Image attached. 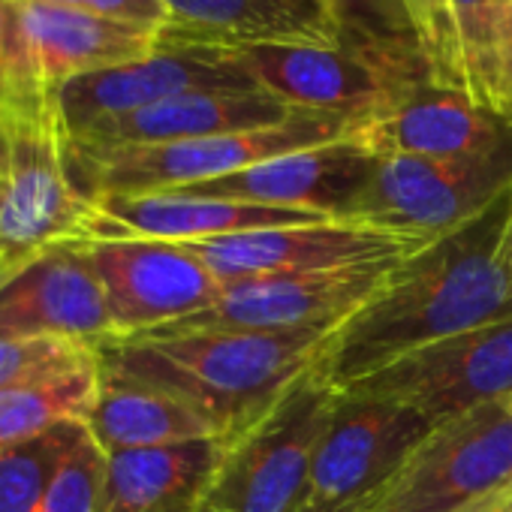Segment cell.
Masks as SVG:
<instances>
[{
	"label": "cell",
	"instance_id": "cell-9",
	"mask_svg": "<svg viewBox=\"0 0 512 512\" xmlns=\"http://www.w3.org/2000/svg\"><path fill=\"white\" fill-rule=\"evenodd\" d=\"M347 392L413 407L428 422L512 398V320H500L401 356Z\"/></svg>",
	"mask_w": 512,
	"mask_h": 512
},
{
	"label": "cell",
	"instance_id": "cell-6",
	"mask_svg": "<svg viewBox=\"0 0 512 512\" xmlns=\"http://www.w3.org/2000/svg\"><path fill=\"white\" fill-rule=\"evenodd\" d=\"M10 190L0 214V284L61 244L94 241L97 208L70 178L58 97L4 127Z\"/></svg>",
	"mask_w": 512,
	"mask_h": 512
},
{
	"label": "cell",
	"instance_id": "cell-33",
	"mask_svg": "<svg viewBox=\"0 0 512 512\" xmlns=\"http://www.w3.org/2000/svg\"><path fill=\"white\" fill-rule=\"evenodd\" d=\"M467 512H512V485L503 488L500 494L482 500L479 506H473V509H467Z\"/></svg>",
	"mask_w": 512,
	"mask_h": 512
},
{
	"label": "cell",
	"instance_id": "cell-35",
	"mask_svg": "<svg viewBox=\"0 0 512 512\" xmlns=\"http://www.w3.org/2000/svg\"><path fill=\"white\" fill-rule=\"evenodd\" d=\"M500 256H503V263L512 269V208H509V217L503 223V235H500Z\"/></svg>",
	"mask_w": 512,
	"mask_h": 512
},
{
	"label": "cell",
	"instance_id": "cell-31",
	"mask_svg": "<svg viewBox=\"0 0 512 512\" xmlns=\"http://www.w3.org/2000/svg\"><path fill=\"white\" fill-rule=\"evenodd\" d=\"M512 4V0H446L449 7V19H452V31H455V43H458V61H461V91L467 94V82L470 73L482 55L485 37H488V25L491 16L497 13V7Z\"/></svg>",
	"mask_w": 512,
	"mask_h": 512
},
{
	"label": "cell",
	"instance_id": "cell-8",
	"mask_svg": "<svg viewBox=\"0 0 512 512\" xmlns=\"http://www.w3.org/2000/svg\"><path fill=\"white\" fill-rule=\"evenodd\" d=\"M434 431L407 404L341 389L314 446L299 509H347L374 500Z\"/></svg>",
	"mask_w": 512,
	"mask_h": 512
},
{
	"label": "cell",
	"instance_id": "cell-20",
	"mask_svg": "<svg viewBox=\"0 0 512 512\" xmlns=\"http://www.w3.org/2000/svg\"><path fill=\"white\" fill-rule=\"evenodd\" d=\"M296 112L269 91H196L163 100L157 106L91 124L79 133H67L70 142L88 148L121 145H163L184 139H205L223 133L263 130L290 121Z\"/></svg>",
	"mask_w": 512,
	"mask_h": 512
},
{
	"label": "cell",
	"instance_id": "cell-14",
	"mask_svg": "<svg viewBox=\"0 0 512 512\" xmlns=\"http://www.w3.org/2000/svg\"><path fill=\"white\" fill-rule=\"evenodd\" d=\"M85 244L52 247L0 284V332L61 338L91 350L118 341Z\"/></svg>",
	"mask_w": 512,
	"mask_h": 512
},
{
	"label": "cell",
	"instance_id": "cell-10",
	"mask_svg": "<svg viewBox=\"0 0 512 512\" xmlns=\"http://www.w3.org/2000/svg\"><path fill=\"white\" fill-rule=\"evenodd\" d=\"M196 91H263L235 49L187 43L160 31L151 55L67 82L58 91V106L67 133L121 118L172 97Z\"/></svg>",
	"mask_w": 512,
	"mask_h": 512
},
{
	"label": "cell",
	"instance_id": "cell-22",
	"mask_svg": "<svg viewBox=\"0 0 512 512\" xmlns=\"http://www.w3.org/2000/svg\"><path fill=\"white\" fill-rule=\"evenodd\" d=\"M100 371V392L85 428L106 455L187 440H220L214 422L187 401L142 380L106 371L103 365Z\"/></svg>",
	"mask_w": 512,
	"mask_h": 512
},
{
	"label": "cell",
	"instance_id": "cell-23",
	"mask_svg": "<svg viewBox=\"0 0 512 512\" xmlns=\"http://www.w3.org/2000/svg\"><path fill=\"white\" fill-rule=\"evenodd\" d=\"M220 455V440L112 452L106 455V512H169L193 506Z\"/></svg>",
	"mask_w": 512,
	"mask_h": 512
},
{
	"label": "cell",
	"instance_id": "cell-2",
	"mask_svg": "<svg viewBox=\"0 0 512 512\" xmlns=\"http://www.w3.org/2000/svg\"><path fill=\"white\" fill-rule=\"evenodd\" d=\"M326 341V332H148L97 353L106 371L196 407L229 446L320 362Z\"/></svg>",
	"mask_w": 512,
	"mask_h": 512
},
{
	"label": "cell",
	"instance_id": "cell-12",
	"mask_svg": "<svg viewBox=\"0 0 512 512\" xmlns=\"http://www.w3.org/2000/svg\"><path fill=\"white\" fill-rule=\"evenodd\" d=\"M395 266V263H392ZM392 266L311 275L244 278L223 287L208 311L157 332H326L341 329L383 284Z\"/></svg>",
	"mask_w": 512,
	"mask_h": 512
},
{
	"label": "cell",
	"instance_id": "cell-15",
	"mask_svg": "<svg viewBox=\"0 0 512 512\" xmlns=\"http://www.w3.org/2000/svg\"><path fill=\"white\" fill-rule=\"evenodd\" d=\"M235 52L272 97L302 112L356 121L359 127L395 112L416 94L338 46H247Z\"/></svg>",
	"mask_w": 512,
	"mask_h": 512
},
{
	"label": "cell",
	"instance_id": "cell-26",
	"mask_svg": "<svg viewBox=\"0 0 512 512\" xmlns=\"http://www.w3.org/2000/svg\"><path fill=\"white\" fill-rule=\"evenodd\" d=\"M85 434L82 422H67L31 443L0 452V512H43L58 473Z\"/></svg>",
	"mask_w": 512,
	"mask_h": 512
},
{
	"label": "cell",
	"instance_id": "cell-38",
	"mask_svg": "<svg viewBox=\"0 0 512 512\" xmlns=\"http://www.w3.org/2000/svg\"><path fill=\"white\" fill-rule=\"evenodd\" d=\"M7 190H10V178H7V172H0V214H4V202H7Z\"/></svg>",
	"mask_w": 512,
	"mask_h": 512
},
{
	"label": "cell",
	"instance_id": "cell-11",
	"mask_svg": "<svg viewBox=\"0 0 512 512\" xmlns=\"http://www.w3.org/2000/svg\"><path fill=\"white\" fill-rule=\"evenodd\" d=\"M118 341L139 338L208 311L223 284L187 244L154 238L88 241Z\"/></svg>",
	"mask_w": 512,
	"mask_h": 512
},
{
	"label": "cell",
	"instance_id": "cell-36",
	"mask_svg": "<svg viewBox=\"0 0 512 512\" xmlns=\"http://www.w3.org/2000/svg\"><path fill=\"white\" fill-rule=\"evenodd\" d=\"M299 512H326V509H299ZM332 512H377V497L365 500L359 506H347V509H332Z\"/></svg>",
	"mask_w": 512,
	"mask_h": 512
},
{
	"label": "cell",
	"instance_id": "cell-3",
	"mask_svg": "<svg viewBox=\"0 0 512 512\" xmlns=\"http://www.w3.org/2000/svg\"><path fill=\"white\" fill-rule=\"evenodd\" d=\"M356 121L320 112H296L290 121L263 130L223 133L163 145L88 148L67 136V169L82 196H139L217 181L293 151L317 148L353 136Z\"/></svg>",
	"mask_w": 512,
	"mask_h": 512
},
{
	"label": "cell",
	"instance_id": "cell-18",
	"mask_svg": "<svg viewBox=\"0 0 512 512\" xmlns=\"http://www.w3.org/2000/svg\"><path fill=\"white\" fill-rule=\"evenodd\" d=\"M356 136L377 157L467 160L506 148L512 142V124L458 88L425 85L395 112L362 124Z\"/></svg>",
	"mask_w": 512,
	"mask_h": 512
},
{
	"label": "cell",
	"instance_id": "cell-32",
	"mask_svg": "<svg viewBox=\"0 0 512 512\" xmlns=\"http://www.w3.org/2000/svg\"><path fill=\"white\" fill-rule=\"evenodd\" d=\"M22 4H52V7H76V10H91L109 19L133 22L142 28H157L163 31L169 25V10L163 0H22Z\"/></svg>",
	"mask_w": 512,
	"mask_h": 512
},
{
	"label": "cell",
	"instance_id": "cell-29",
	"mask_svg": "<svg viewBox=\"0 0 512 512\" xmlns=\"http://www.w3.org/2000/svg\"><path fill=\"white\" fill-rule=\"evenodd\" d=\"M43 512H106V452L91 434L67 458Z\"/></svg>",
	"mask_w": 512,
	"mask_h": 512
},
{
	"label": "cell",
	"instance_id": "cell-39",
	"mask_svg": "<svg viewBox=\"0 0 512 512\" xmlns=\"http://www.w3.org/2000/svg\"><path fill=\"white\" fill-rule=\"evenodd\" d=\"M169 512H193V506H178V509H169Z\"/></svg>",
	"mask_w": 512,
	"mask_h": 512
},
{
	"label": "cell",
	"instance_id": "cell-7",
	"mask_svg": "<svg viewBox=\"0 0 512 512\" xmlns=\"http://www.w3.org/2000/svg\"><path fill=\"white\" fill-rule=\"evenodd\" d=\"M512 485V398L437 425L377 497V512H467Z\"/></svg>",
	"mask_w": 512,
	"mask_h": 512
},
{
	"label": "cell",
	"instance_id": "cell-25",
	"mask_svg": "<svg viewBox=\"0 0 512 512\" xmlns=\"http://www.w3.org/2000/svg\"><path fill=\"white\" fill-rule=\"evenodd\" d=\"M100 353L70 368L0 392V452L31 443L58 425L88 422L100 392Z\"/></svg>",
	"mask_w": 512,
	"mask_h": 512
},
{
	"label": "cell",
	"instance_id": "cell-34",
	"mask_svg": "<svg viewBox=\"0 0 512 512\" xmlns=\"http://www.w3.org/2000/svg\"><path fill=\"white\" fill-rule=\"evenodd\" d=\"M491 112H497L503 121H509V124H512V85H506V88L497 94V100L491 103Z\"/></svg>",
	"mask_w": 512,
	"mask_h": 512
},
{
	"label": "cell",
	"instance_id": "cell-19",
	"mask_svg": "<svg viewBox=\"0 0 512 512\" xmlns=\"http://www.w3.org/2000/svg\"><path fill=\"white\" fill-rule=\"evenodd\" d=\"M16 10L34 73L43 88L55 94L73 79L139 61L160 43L157 28L109 19L91 10L22 4V0H16Z\"/></svg>",
	"mask_w": 512,
	"mask_h": 512
},
{
	"label": "cell",
	"instance_id": "cell-16",
	"mask_svg": "<svg viewBox=\"0 0 512 512\" xmlns=\"http://www.w3.org/2000/svg\"><path fill=\"white\" fill-rule=\"evenodd\" d=\"M377 163L380 157L353 133L329 145L293 151L235 175L181 190L196 196H223L269 208L323 214L344 223L356 199L374 178Z\"/></svg>",
	"mask_w": 512,
	"mask_h": 512
},
{
	"label": "cell",
	"instance_id": "cell-37",
	"mask_svg": "<svg viewBox=\"0 0 512 512\" xmlns=\"http://www.w3.org/2000/svg\"><path fill=\"white\" fill-rule=\"evenodd\" d=\"M10 169V145H7V136L0 133V172Z\"/></svg>",
	"mask_w": 512,
	"mask_h": 512
},
{
	"label": "cell",
	"instance_id": "cell-5",
	"mask_svg": "<svg viewBox=\"0 0 512 512\" xmlns=\"http://www.w3.org/2000/svg\"><path fill=\"white\" fill-rule=\"evenodd\" d=\"M509 193L512 142L467 160L392 154L380 157L374 178L344 223L383 232L413 253L464 229Z\"/></svg>",
	"mask_w": 512,
	"mask_h": 512
},
{
	"label": "cell",
	"instance_id": "cell-27",
	"mask_svg": "<svg viewBox=\"0 0 512 512\" xmlns=\"http://www.w3.org/2000/svg\"><path fill=\"white\" fill-rule=\"evenodd\" d=\"M58 94L43 88L25 49L16 0H0V133L13 118L31 115Z\"/></svg>",
	"mask_w": 512,
	"mask_h": 512
},
{
	"label": "cell",
	"instance_id": "cell-30",
	"mask_svg": "<svg viewBox=\"0 0 512 512\" xmlns=\"http://www.w3.org/2000/svg\"><path fill=\"white\" fill-rule=\"evenodd\" d=\"M506 85H512V4L497 7V13L491 16L482 55L467 82V94L491 109Z\"/></svg>",
	"mask_w": 512,
	"mask_h": 512
},
{
	"label": "cell",
	"instance_id": "cell-4",
	"mask_svg": "<svg viewBox=\"0 0 512 512\" xmlns=\"http://www.w3.org/2000/svg\"><path fill=\"white\" fill-rule=\"evenodd\" d=\"M338 395L317 365L305 371L247 434L223 446L193 512H299L314 446Z\"/></svg>",
	"mask_w": 512,
	"mask_h": 512
},
{
	"label": "cell",
	"instance_id": "cell-28",
	"mask_svg": "<svg viewBox=\"0 0 512 512\" xmlns=\"http://www.w3.org/2000/svg\"><path fill=\"white\" fill-rule=\"evenodd\" d=\"M97 356V350L61 338H34V335H16L0 332V392L13 386H22L34 377L70 368L76 362H85Z\"/></svg>",
	"mask_w": 512,
	"mask_h": 512
},
{
	"label": "cell",
	"instance_id": "cell-17",
	"mask_svg": "<svg viewBox=\"0 0 512 512\" xmlns=\"http://www.w3.org/2000/svg\"><path fill=\"white\" fill-rule=\"evenodd\" d=\"M94 241L109 238H154L175 244H196L256 229H281L305 223H332V217L269 208L223 196H196L184 190L139 193V196H103L94 199Z\"/></svg>",
	"mask_w": 512,
	"mask_h": 512
},
{
	"label": "cell",
	"instance_id": "cell-24",
	"mask_svg": "<svg viewBox=\"0 0 512 512\" xmlns=\"http://www.w3.org/2000/svg\"><path fill=\"white\" fill-rule=\"evenodd\" d=\"M335 46L386 73L407 91L434 82L428 40L413 0H326Z\"/></svg>",
	"mask_w": 512,
	"mask_h": 512
},
{
	"label": "cell",
	"instance_id": "cell-13",
	"mask_svg": "<svg viewBox=\"0 0 512 512\" xmlns=\"http://www.w3.org/2000/svg\"><path fill=\"white\" fill-rule=\"evenodd\" d=\"M211 275L226 287L244 278L311 275L359 266H392L410 250L374 229L353 223H305L281 229H256L226 238L187 244Z\"/></svg>",
	"mask_w": 512,
	"mask_h": 512
},
{
	"label": "cell",
	"instance_id": "cell-1",
	"mask_svg": "<svg viewBox=\"0 0 512 512\" xmlns=\"http://www.w3.org/2000/svg\"><path fill=\"white\" fill-rule=\"evenodd\" d=\"M509 208L512 193L464 229L401 256L377 293L329 335L320 374L347 389L413 350L512 320V269L500 256Z\"/></svg>",
	"mask_w": 512,
	"mask_h": 512
},
{
	"label": "cell",
	"instance_id": "cell-21",
	"mask_svg": "<svg viewBox=\"0 0 512 512\" xmlns=\"http://www.w3.org/2000/svg\"><path fill=\"white\" fill-rule=\"evenodd\" d=\"M163 34L220 49L335 46L326 0H163Z\"/></svg>",
	"mask_w": 512,
	"mask_h": 512
}]
</instances>
